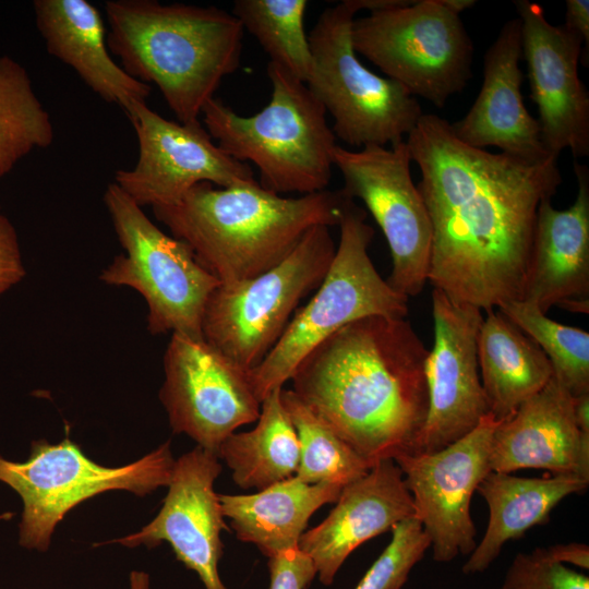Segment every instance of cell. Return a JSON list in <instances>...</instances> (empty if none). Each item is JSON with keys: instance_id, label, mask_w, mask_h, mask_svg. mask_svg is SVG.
<instances>
[{"instance_id": "obj_3", "label": "cell", "mask_w": 589, "mask_h": 589, "mask_svg": "<svg viewBox=\"0 0 589 589\" xmlns=\"http://www.w3.org/2000/svg\"><path fill=\"white\" fill-rule=\"evenodd\" d=\"M349 200L342 189L285 197L259 182L229 188L201 182L179 202L152 209L201 266L230 286L275 267L311 228L339 225Z\"/></svg>"}, {"instance_id": "obj_20", "label": "cell", "mask_w": 589, "mask_h": 589, "mask_svg": "<svg viewBox=\"0 0 589 589\" xmlns=\"http://www.w3.org/2000/svg\"><path fill=\"white\" fill-rule=\"evenodd\" d=\"M328 516L304 531L298 548L313 563L324 586L362 543L414 517L412 497L397 464L385 459L345 485Z\"/></svg>"}, {"instance_id": "obj_22", "label": "cell", "mask_w": 589, "mask_h": 589, "mask_svg": "<svg viewBox=\"0 0 589 589\" xmlns=\"http://www.w3.org/2000/svg\"><path fill=\"white\" fill-rule=\"evenodd\" d=\"M577 195L570 207L551 200L537 211L524 300L542 313L560 306L589 312V169L574 161Z\"/></svg>"}, {"instance_id": "obj_26", "label": "cell", "mask_w": 589, "mask_h": 589, "mask_svg": "<svg viewBox=\"0 0 589 589\" xmlns=\"http://www.w3.org/2000/svg\"><path fill=\"white\" fill-rule=\"evenodd\" d=\"M478 335V362L490 414L498 422L553 376L541 348L497 309L486 311Z\"/></svg>"}, {"instance_id": "obj_17", "label": "cell", "mask_w": 589, "mask_h": 589, "mask_svg": "<svg viewBox=\"0 0 589 589\" xmlns=\"http://www.w3.org/2000/svg\"><path fill=\"white\" fill-rule=\"evenodd\" d=\"M521 23L522 60L527 62L530 98L546 151L575 158L589 155V94L578 75L584 39L564 25L548 22L542 5L515 1Z\"/></svg>"}, {"instance_id": "obj_39", "label": "cell", "mask_w": 589, "mask_h": 589, "mask_svg": "<svg viewBox=\"0 0 589 589\" xmlns=\"http://www.w3.org/2000/svg\"><path fill=\"white\" fill-rule=\"evenodd\" d=\"M130 589H151L148 574L141 570L131 572Z\"/></svg>"}, {"instance_id": "obj_29", "label": "cell", "mask_w": 589, "mask_h": 589, "mask_svg": "<svg viewBox=\"0 0 589 589\" xmlns=\"http://www.w3.org/2000/svg\"><path fill=\"white\" fill-rule=\"evenodd\" d=\"M281 400L299 442L296 477L309 484L345 485L363 477L373 466L321 421L291 389Z\"/></svg>"}, {"instance_id": "obj_37", "label": "cell", "mask_w": 589, "mask_h": 589, "mask_svg": "<svg viewBox=\"0 0 589 589\" xmlns=\"http://www.w3.org/2000/svg\"><path fill=\"white\" fill-rule=\"evenodd\" d=\"M567 29L578 34L589 48V1L588 0H566V15L563 24ZM584 49V51H585Z\"/></svg>"}, {"instance_id": "obj_31", "label": "cell", "mask_w": 589, "mask_h": 589, "mask_svg": "<svg viewBox=\"0 0 589 589\" xmlns=\"http://www.w3.org/2000/svg\"><path fill=\"white\" fill-rule=\"evenodd\" d=\"M544 352L553 376L573 397L589 393V334L561 324L526 300L509 301L498 309Z\"/></svg>"}, {"instance_id": "obj_15", "label": "cell", "mask_w": 589, "mask_h": 589, "mask_svg": "<svg viewBox=\"0 0 589 589\" xmlns=\"http://www.w3.org/2000/svg\"><path fill=\"white\" fill-rule=\"evenodd\" d=\"M491 414L466 436L434 453L394 459L412 497L414 518L430 539L433 560L448 563L476 548L473 493L491 471L490 450L497 425Z\"/></svg>"}, {"instance_id": "obj_8", "label": "cell", "mask_w": 589, "mask_h": 589, "mask_svg": "<svg viewBox=\"0 0 589 589\" xmlns=\"http://www.w3.org/2000/svg\"><path fill=\"white\" fill-rule=\"evenodd\" d=\"M104 202L124 253L103 269L99 279L130 287L145 300L152 335L203 338L202 321L212 292L220 285L183 241L161 231L127 193L109 183Z\"/></svg>"}, {"instance_id": "obj_21", "label": "cell", "mask_w": 589, "mask_h": 589, "mask_svg": "<svg viewBox=\"0 0 589 589\" xmlns=\"http://www.w3.org/2000/svg\"><path fill=\"white\" fill-rule=\"evenodd\" d=\"M574 397L554 377L498 422L492 436L491 471L543 469L589 480V435L577 426Z\"/></svg>"}, {"instance_id": "obj_2", "label": "cell", "mask_w": 589, "mask_h": 589, "mask_svg": "<svg viewBox=\"0 0 589 589\" xmlns=\"http://www.w3.org/2000/svg\"><path fill=\"white\" fill-rule=\"evenodd\" d=\"M429 350L405 318H359L298 364L291 390L371 465L417 453L429 409Z\"/></svg>"}, {"instance_id": "obj_9", "label": "cell", "mask_w": 589, "mask_h": 589, "mask_svg": "<svg viewBox=\"0 0 589 589\" xmlns=\"http://www.w3.org/2000/svg\"><path fill=\"white\" fill-rule=\"evenodd\" d=\"M175 459L170 441L141 459L122 467H104L89 459L68 436L52 444L34 441L23 462L0 457V481L21 497L20 544L45 552L67 513L85 500L124 490L145 496L168 486Z\"/></svg>"}, {"instance_id": "obj_7", "label": "cell", "mask_w": 589, "mask_h": 589, "mask_svg": "<svg viewBox=\"0 0 589 589\" xmlns=\"http://www.w3.org/2000/svg\"><path fill=\"white\" fill-rule=\"evenodd\" d=\"M358 11L357 0H345L321 13L308 36L312 68L305 84L333 117L340 141L354 147L394 145L423 112L404 86L360 62L350 36Z\"/></svg>"}, {"instance_id": "obj_28", "label": "cell", "mask_w": 589, "mask_h": 589, "mask_svg": "<svg viewBox=\"0 0 589 589\" xmlns=\"http://www.w3.org/2000/svg\"><path fill=\"white\" fill-rule=\"evenodd\" d=\"M53 127L25 68L0 56V178L36 148L48 147Z\"/></svg>"}, {"instance_id": "obj_5", "label": "cell", "mask_w": 589, "mask_h": 589, "mask_svg": "<svg viewBox=\"0 0 589 589\" xmlns=\"http://www.w3.org/2000/svg\"><path fill=\"white\" fill-rule=\"evenodd\" d=\"M273 92L253 116L238 115L219 98L203 108V122L227 155L254 164L259 184L273 193L312 194L326 190L334 166L336 136L326 110L306 84L268 62Z\"/></svg>"}, {"instance_id": "obj_16", "label": "cell", "mask_w": 589, "mask_h": 589, "mask_svg": "<svg viewBox=\"0 0 589 589\" xmlns=\"http://www.w3.org/2000/svg\"><path fill=\"white\" fill-rule=\"evenodd\" d=\"M434 341L426 359L429 409L417 453H434L490 414L478 362L482 310L433 289Z\"/></svg>"}, {"instance_id": "obj_13", "label": "cell", "mask_w": 589, "mask_h": 589, "mask_svg": "<svg viewBox=\"0 0 589 589\" xmlns=\"http://www.w3.org/2000/svg\"><path fill=\"white\" fill-rule=\"evenodd\" d=\"M159 392L170 426L217 455L238 428L257 421L261 401L249 371L204 338L171 334Z\"/></svg>"}, {"instance_id": "obj_30", "label": "cell", "mask_w": 589, "mask_h": 589, "mask_svg": "<svg viewBox=\"0 0 589 589\" xmlns=\"http://www.w3.org/2000/svg\"><path fill=\"white\" fill-rule=\"evenodd\" d=\"M306 0H236L232 14L271 57V61L306 82L312 53L304 31Z\"/></svg>"}, {"instance_id": "obj_12", "label": "cell", "mask_w": 589, "mask_h": 589, "mask_svg": "<svg viewBox=\"0 0 589 589\" xmlns=\"http://www.w3.org/2000/svg\"><path fill=\"white\" fill-rule=\"evenodd\" d=\"M411 161L405 140L390 148L368 145L352 152L337 144L334 149L342 191L364 203L388 243L392 271L386 281L407 298L426 284L432 252L431 220L412 181Z\"/></svg>"}, {"instance_id": "obj_25", "label": "cell", "mask_w": 589, "mask_h": 589, "mask_svg": "<svg viewBox=\"0 0 589 589\" xmlns=\"http://www.w3.org/2000/svg\"><path fill=\"white\" fill-rule=\"evenodd\" d=\"M341 490L334 484H309L293 476L256 493L218 497L236 537L271 558L297 549L312 515L335 503Z\"/></svg>"}, {"instance_id": "obj_1", "label": "cell", "mask_w": 589, "mask_h": 589, "mask_svg": "<svg viewBox=\"0 0 589 589\" xmlns=\"http://www.w3.org/2000/svg\"><path fill=\"white\" fill-rule=\"evenodd\" d=\"M405 141L432 226L428 280L482 311L524 300L537 211L562 183L558 157L533 163L469 146L433 113Z\"/></svg>"}, {"instance_id": "obj_11", "label": "cell", "mask_w": 589, "mask_h": 589, "mask_svg": "<svg viewBox=\"0 0 589 589\" xmlns=\"http://www.w3.org/2000/svg\"><path fill=\"white\" fill-rule=\"evenodd\" d=\"M335 252L329 227L315 226L275 267L219 285L205 305L203 338L242 369L253 370L278 342L300 301L321 285Z\"/></svg>"}, {"instance_id": "obj_40", "label": "cell", "mask_w": 589, "mask_h": 589, "mask_svg": "<svg viewBox=\"0 0 589 589\" xmlns=\"http://www.w3.org/2000/svg\"><path fill=\"white\" fill-rule=\"evenodd\" d=\"M445 8H447L449 11L460 14L466 9L471 8L474 5V0H442Z\"/></svg>"}, {"instance_id": "obj_4", "label": "cell", "mask_w": 589, "mask_h": 589, "mask_svg": "<svg viewBox=\"0 0 589 589\" xmlns=\"http://www.w3.org/2000/svg\"><path fill=\"white\" fill-rule=\"evenodd\" d=\"M107 45L124 71L154 83L180 123L199 121L223 79L240 64L244 28L216 7L110 0Z\"/></svg>"}, {"instance_id": "obj_32", "label": "cell", "mask_w": 589, "mask_h": 589, "mask_svg": "<svg viewBox=\"0 0 589 589\" xmlns=\"http://www.w3.org/2000/svg\"><path fill=\"white\" fill-rule=\"evenodd\" d=\"M392 539L354 589H401L431 542L421 524L407 518L392 530Z\"/></svg>"}, {"instance_id": "obj_27", "label": "cell", "mask_w": 589, "mask_h": 589, "mask_svg": "<svg viewBox=\"0 0 589 589\" xmlns=\"http://www.w3.org/2000/svg\"><path fill=\"white\" fill-rule=\"evenodd\" d=\"M281 389L264 397L252 430L231 433L218 448V458L226 462L233 482L242 489L260 491L297 472L299 442L283 404Z\"/></svg>"}, {"instance_id": "obj_33", "label": "cell", "mask_w": 589, "mask_h": 589, "mask_svg": "<svg viewBox=\"0 0 589 589\" xmlns=\"http://www.w3.org/2000/svg\"><path fill=\"white\" fill-rule=\"evenodd\" d=\"M497 589H589V577L537 548L514 556Z\"/></svg>"}, {"instance_id": "obj_24", "label": "cell", "mask_w": 589, "mask_h": 589, "mask_svg": "<svg viewBox=\"0 0 589 589\" xmlns=\"http://www.w3.org/2000/svg\"><path fill=\"white\" fill-rule=\"evenodd\" d=\"M589 480L575 476L516 477L490 471L477 492L489 509L488 526L461 570L473 575L486 570L503 546L520 539L530 528L545 525L552 510L566 497L587 490Z\"/></svg>"}, {"instance_id": "obj_35", "label": "cell", "mask_w": 589, "mask_h": 589, "mask_svg": "<svg viewBox=\"0 0 589 589\" xmlns=\"http://www.w3.org/2000/svg\"><path fill=\"white\" fill-rule=\"evenodd\" d=\"M25 274L15 228L4 215L0 214V298L19 284Z\"/></svg>"}, {"instance_id": "obj_23", "label": "cell", "mask_w": 589, "mask_h": 589, "mask_svg": "<svg viewBox=\"0 0 589 589\" xmlns=\"http://www.w3.org/2000/svg\"><path fill=\"white\" fill-rule=\"evenodd\" d=\"M36 25L47 51L70 65L104 100L124 111L146 103L149 84L129 75L110 57L97 8L86 0H35Z\"/></svg>"}, {"instance_id": "obj_19", "label": "cell", "mask_w": 589, "mask_h": 589, "mask_svg": "<svg viewBox=\"0 0 589 589\" xmlns=\"http://www.w3.org/2000/svg\"><path fill=\"white\" fill-rule=\"evenodd\" d=\"M521 60V23L517 17L503 25L486 50L479 94L466 116L450 125L455 136L469 146H493L537 163L555 155L544 147L537 118L525 107Z\"/></svg>"}, {"instance_id": "obj_6", "label": "cell", "mask_w": 589, "mask_h": 589, "mask_svg": "<svg viewBox=\"0 0 589 589\" xmlns=\"http://www.w3.org/2000/svg\"><path fill=\"white\" fill-rule=\"evenodd\" d=\"M338 226L339 244L316 292L296 310L265 359L249 371L261 402L283 388L304 357L341 327L372 315L405 318L408 314V298L382 278L370 259L374 229L366 223V212L350 199Z\"/></svg>"}, {"instance_id": "obj_38", "label": "cell", "mask_w": 589, "mask_h": 589, "mask_svg": "<svg viewBox=\"0 0 589 589\" xmlns=\"http://www.w3.org/2000/svg\"><path fill=\"white\" fill-rule=\"evenodd\" d=\"M573 408L578 429L589 435V393L574 397Z\"/></svg>"}, {"instance_id": "obj_10", "label": "cell", "mask_w": 589, "mask_h": 589, "mask_svg": "<svg viewBox=\"0 0 589 589\" xmlns=\"http://www.w3.org/2000/svg\"><path fill=\"white\" fill-rule=\"evenodd\" d=\"M350 36L356 53L435 107L443 108L472 77V40L442 0H402L371 11L353 20Z\"/></svg>"}, {"instance_id": "obj_14", "label": "cell", "mask_w": 589, "mask_h": 589, "mask_svg": "<svg viewBox=\"0 0 589 589\" xmlns=\"http://www.w3.org/2000/svg\"><path fill=\"white\" fill-rule=\"evenodd\" d=\"M124 112L140 154L132 169L116 171L115 183L141 207L172 205L201 182L220 188L257 182L251 167L220 149L200 121H169L139 101Z\"/></svg>"}, {"instance_id": "obj_34", "label": "cell", "mask_w": 589, "mask_h": 589, "mask_svg": "<svg viewBox=\"0 0 589 589\" xmlns=\"http://www.w3.org/2000/svg\"><path fill=\"white\" fill-rule=\"evenodd\" d=\"M269 589H306L316 576L312 561L292 549L268 558Z\"/></svg>"}, {"instance_id": "obj_36", "label": "cell", "mask_w": 589, "mask_h": 589, "mask_svg": "<svg viewBox=\"0 0 589 589\" xmlns=\"http://www.w3.org/2000/svg\"><path fill=\"white\" fill-rule=\"evenodd\" d=\"M548 555L566 566L572 565L582 569L589 568V546L585 543L569 542L545 548Z\"/></svg>"}, {"instance_id": "obj_18", "label": "cell", "mask_w": 589, "mask_h": 589, "mask_svg": "<svg viewBox=\"0 0 589 589\" xmlns=\"http://www.w3.org/2000/svg\"><path fill=\"white\" fill-rule=\"evenodd\" d=\"M220 472L215 453L197 445L183 454L175 461L157 516L140 531L110 543L152 549L166 541L176 557L199 575L205 589H226L218 572L224 549L220 532L226 524L214 490Z\"/></svg>"}]
</instances>
